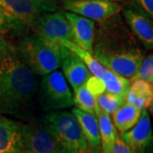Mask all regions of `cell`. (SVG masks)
I'll return each mask as SVG.
<instances>
[{"label": "cell", "mask_w": 153, "mask_h": 153, "mask_svg": "<svg viewBox=\"0 0 153 153\" xmlns=\"http://www.w3.org/2000/svg\"><path fill=\"white\" fill-rule=\"evenodd\" d=\"M22 153L63 152L55 138L40 120L24 124Z\"/></svg>", "instance_id": "obj_8"}, {"label": "cell", "mask_w": 153, "mask_h": 153, "mask_svg": "<svg viewBox=\"0 0 153 153\" xmlns=\"http://www.w3.org/2000/svg\"><path fill=\"white\" fill-rule=\"evenodd\" d=\"M34 33L51 41L67 39L73 41L71 27L64 10L45 12L37 19L32 27Z\"/></svg>", "instance_id": "obj_9"}, {"label": "cell", "mask_w": 153, "mask_h": 153, "mask_svg": "<svg viewBox=\"0 0 153 153\" xmlns=\"http://www.w3.org/2000/svg\"><path fill=\"white\" fill-rule=\"evenodd\" d=\"M122 136L131 153L152 152V128L147 110H142L138 123Z\"/></svg>", "instance_id": "obj_11"}, {"label": "cell", "mask_w": 153, "mask_h": 153, "mask_svg": "<svg viewBox=\"0 0 153 153\" xmlns=\"http://www.w3.org/2000/svg\"><path fill=\"white\" fill-rule=\"evenodd\" d=\"M101 79L105 92L126 97L131 83L128 78L105 68Z\"/></svg>", "instance_id": "obj_20"}, {"label": "cell", "mask_w": 153, "mask_h": 153, "mask_svg": "<svg viewBox=\"0 0 153 153\" xmlns=\"http://www.w3.org/2000/svg\"><path fill=\"white\" fill-rule=\"evenodd\" d=\"M61 70L66 82L70 83L73 91L83 85L92 76L86 65L80 58L61 45Z\"/></svg>", "instance_id": "obj_12"}, {"label": "cell", "mask_w": 153, "mask_h": 153, "mask_svg": "<svg viewBox=\"0 0 153 153\" xmlns=\"http://www.w3.org/2000/svg\"><path fill=\"white\" fill-rule=\"evenodd\" d=\"M24 123L0 114V153H22Z\"/></svg>", "instance_id": "obj_13"}, {"label": "cell", "mask_w": 153, "mask_h": 153, "mask_svg": "<svg viewBox=\"0 0 153 153\" xmlns=\"http://www.w3.org/2000/svg\"><path fill=\"white\" fill-rule=\"evenodd\" d=\"M142 110L126 100L112 113V123L117 131L123 134L138 123Z\"/></svg>", "instance_id": "obj_16"}, {"label": "cell", "mask_w": 153, "mask_h": 153, "mask_svg": "<svg viewBox=\"0 0 153 153\" xmlns=\"http://www.w3.org/2000/svg\"><path fill=\"white\" fill-rule=\"evenodd\" d=\"M111 153H131L128 146H127L120 133L117 131L115 136V141L112 146Z\"/></svg>", "instance_id": "obj_27"}, {"label": "cell", "mask_w": 153, "mask_h": 153, "mask_svg": "<svg viewBox=\"0 0 153 153\" xmlns=\"http://www.w3.org/2000/svg\"><path fill=\"white\" fill-rule=\"evenodd\" d=\"M85 84L95 97L105 92V85L101 78H99L92 75L88 79Z\"/></svg>", "instance_id": "obj_25"}, {"label": "cell", "mask_w": 153, "mask_h": 153, "mask_svg": "<svg viewBox=\"0 0 153 153\" xmlns=\"http://www.w3.org/2000/svg\"><path fill=\"white\" fill-rule=\"evenodd\" d=\"M18 52V56L34 74L44 76L60 67L61 45L37 33L22 38Z\"/></svg>", "instance_id": "obj_2"}, {"label": "cell", "mask_w": 153, "mask_h": 153, "mask_svg": "<svg viewBox=\"0 0 153 153\" xmlns=\"http://www.w3.org/2000/svg\"><path fill=\"white\" fill-rule=\"evenodd\" d=\"M63 153H89L78 122L71 112L60 110L48 112L41 118Z\"/></svg>", "instance_id": "obj_3"}, {"label": "cell", "mask_w": 153, "mask_h": 153, "mask_svg": "<svg viewBox=\"0 0 153 153\" xmlns=\"http://www.w3.org/2000/svg\"><path fill=\"white\" fill-rule=\"evenodd\" d=\"M63 8L94 22H104L119 15L123 4L100 0H63Z\"/></svg>", "instance_id": "obj_7"}, {"label": "cell", "mask_w": 153, "mask_h": 153, "mask_svg": "<svg viewBox=\"0 0 153 153\" xmlns=\"http://www.w3.org/2000/svg\"><path fill=\"white\" fill-rule=\"evenodd\" d=\"M72 100L73 105H76V108L95 116L96 97L91 93L85 83L74 91Z\"/></svg>", "instance_id": "obj_21"}, {"label": "cell", "mask_w": 153, "mask_h": 153, "mask_svg": "<svg viewBox=\"0 0 153 153\" xmlns=\"http://www.w3.org/2000/svg\"><path fill=\"white\" fill-rule=\"evenodd\" d=\"M128 26L143 45L148 49L153 48L152 18L131 1L123 5L122 11Z\"/></svg>", "instance_id": "obj_10"}, {"label": "cell", "mask_w": 153, "mask_h": 153, "mask_svg": "<svg viewBox=\"0 0 153 153\" xmlns=\"http://www.w3.org/2000/svg\"><path fill=\"white\" fill-rule=\"evenodd\" d=\"M16 53V49L10 42H9L4 37H0V63L7 56Z\"/></svg>", "instance_id": "obj_26"}, {"label": "cell", "mask_w": 153, "mask_h": 153, "mask_svg": "<svg viewBox=\"0 0 153 153\" xmlns=\"http://www.w3.org/2000/svg\"><path fill=\"white\" fill-rule=\"evenodd\" d=\"M93 55L105 68L131 78L140 65L144 53L134 44L116 45L100 42L93 48Z\"/></svg>", "instance_id": "obj_4"}, {"label": "cell", "mask_w": 153, "mask_h": 153, "mask_svg": "<svg viewBox=\"0 0 153 153\" xmlns=\"http://www.w3.org/2000/svg\"><path fill=\"white\" fill-rule=\"evenodd\" d=\"M0 9L31 27L45 12L60 9V0H0Z\"/></svg>", "instance_id": "obj_6"}, {"label": "cell", "mask_w": 153, "mask_h": 153, "mask_svg": "<svg viewBox=\"0 0 153 153\" xmlns=\"http://www.w3.org/2000/svg\"><path fill=\"white\" fill-rule=\"evenodd\" d=\"M39 101L46 112L67 109L73 105L72 94L61 71L55 70L43 76Z\"/></svg>", "instance_id": "obj_5"}, {"label": "cell", "mask_w": 153, "mask_h": 153, "mask_svg": "<svg viewBox=\"0 0 153 153\" xmlns=\"http://www.w3.org/2000/svg\"><path fill=\"white\" fill-rule=\"evenodd\" d=\"M126 100L141 110L149 108L152 105V83L144 80L132 81L126 95Z\"/></svg>", "instance_id": "obj_17"}, {"label": "cell", "mask_w": 153, "mask_h": 153, "mask_svg": "<svg viewBox=\"0 0 153 153\" xmlns=\"http://www.w3.org/2000/svg\"><path fill=\"white\" fill-rule=\"evenodd\" d=\"M65 16L71 25L73 42L88 52L93 53L95 22L67 10H65Z\"/></svg>", "instance_id": "obj_14"}, {"label": "cell", "mask_w": 153, "mask_h": 153, "mask_svg": "<svg viewBox=\"0 0 153 153\" xmlns=\"http://www.w3.org/2000/svg\"><path fill=\"white\" fill-rule=\"evenodd\" d=\"M95 116L98 121L99 133L102 153H111L117 133L113 123L109 115L102 111L97 106V105L95 108Z\"/></svg>", "instance_id": "obj_19"}, {"label": "cell", "mask_w": 153, "mask_h": 153, "mask_svg": "<svg viewBox=\"0 0 153 153\" xmlns=\"http://www.w3.org/2000/svg\"><path fill=\"white\" fill-rule=\"evenodd\" d=\"M36 91L35 74L17 52L0 63V113L16 117L27 113Z\"/></svg>", "instance_id": "obj_1"}, {"label": "cell", "mask_w": 153, "mask_h": 153, "mask_svg": "<svg viewBox=\"0 0 153 153\" xmlns=\"http://www.w3.org/2000/svg\"><path fill=\"white\" fill-rule=\"evenodd\" d=\"M71 113L74 115L80 125L89 151L91 150L95 153L100 152L101 145L96 116L84 112L77 108L71 110Z\"/></svg>", "instance_id": "obj_15"}, {"label": "cell", "mask_w": 153, "mask_h": 153, "mask_svg": "<svg viewBox=\"0 0 153 153\" xmlns=\"http://www.w3.org/2000/svg\"><path fill=\"white\" fill-rule=\"evenodd\" d=\"M26 27V25L0 9V37L10 33H19Z\"/></svg>", "instance_id": "obj_23"}, {"label": "cell", "mask_w": 153, "mask_h": 153, "mask_svg": "<svg viewBox=\"0 0 153 153\" xmlns=\"http://www.w3.org/2000/svg\"><path fill=\"white\" fill-rule=\"evenodd\" d=\"M126 101V97L114 94L103 92L96 97V105L102 111L111 115Z\"/></svg>", "instance_id": "obj_22"}, {"label": "cell", "mask_w": 153, "mask_h": 153, "mask_svg": "<svg viewBox=\"0 0 153 153\" xmlns=\"http://www.w3.org/2000/svg\"><path fill=\"white\" fill-rule=\"evenodd\" d=\"M134 80H144L148 82H153V55H148L143 58L136 72L130 78V82Z\"/></svg>", "instance_id": "obj_24"}, {"label": "cell", "mask_w": 153, "mask_h": 153, "mask_svg": "<svg viewBox=\"0 0 153 153\" xmlns=\"http://www.w3.org/2000/svg\"><path fill=\"white\" fill-rule=\"evenodd\" d=\"M100 1H112V2H118V3L123 4V3L125 2L126 0H100Z\"/></svg>", "instance_id": "obj_29"}, {"label": "cell", "mask_w": 153, "mask_h": 153, "mask_svg": "<svg viewBox=\"0 0 153 153\" xmlns=\"http://www.w3.org/2000/svg\"><path fill=\"white\" fill-rule=\"evenodd\" d=\"M54 42L62 45L63 47L68 49L72 53H74L75 55H77L80 58V60L86 65L88 69L89 70V71L91 72V74L93 76L101 78L105 68L94 58V56L92 53L88 52V50L84 49L81 46L77 45L76 43H74L73 41H71V40L57 39Z\"/></svg>", "instance_id": "obj_18"}, {"label": "cell", "mask_w": 153, "mask_h": 153, "mask_svg": "<svg viewBox=\"0 0 153 153\" xmlns=\"http://www.w3.org/2000/svg\"><path fill=\"white\" fill-rule=\"evenodd\" d=\"M137 6L141 8L150 16L153 17V0H130Z\"/></svg>", "instance_id": "obj_28"}]
</instances>
